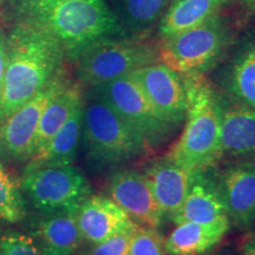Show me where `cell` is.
Listing matches in <instances>:
<instances>
[{
	"instance_id": "obj_1",
	"label": "cell",
	"mask_w": 255,
	"mask_h": 255,
	"mask_svg": "<svg viewBox=\"0 0 255 255\" xmlns=\"http://www.w3.org/2000/svg\"><path fill=\"white\" fill-rule=\"evenodd\" d=\"M12 5L19 23L52 37L73 63L96 40L123 33L104 0H12Z\"/></svg>"
},
{
	"instance_id": "obj_2",
	"label": "cell",
	"mask_w": 255,
	"mask_h": 255,
	"mask_svg": "<svg viewBox=\"0 0 255 255\" xmlns=\"http://www.w3.org/2000/svg\"><path fill=\"white\" fill-rule=\"evenodd\" d=\"M6 68L0 90V122L63 73L64 51L45 32L18 23L6 38Z\"/></svg>"
},
{
	"instance_id": "obj_3",
	"label": "cell",
	"mask_w": 255,
	"mask_h": 255,
	"mask_svg": "<svg viewBox=\"0 0 255 255\" xmlns=\"http://www.w3.org/2000/svg\"><path fill=\"white\" fill-rule=\"evenodd\" d=\"M187 115L180 138L167 157L187 170H207L221 155L220 110L221 101L203 75L183 76Z\"/></svg>"
},
{
	"instance_id": "obj_4",
	"label": "cell",
	"mask_w": 255,
	"mask_h": 255,
	"mask_svg": "<svg viewBox=\"0 0 255 255\" xmlns=\"http://www.w3.org/2000/svg\"><path fill=\"white\" fill-rule=\"evenodd\" d=\"M156 62H159L158 43L144 38L120 36L96 40L75 60L79 81L91 88L100 87Z\"/></svg>"
},
{
	"instance_id": "obj_5",
	"label": "cell",
	"mask_w": 255,
	"mask_h": 255,
	"mask_svg": "<svg viewBox=\"0 0 255 255\" xmlns=\"http://www.w3.org/2000/svg\"><path fill=\"white\" fill-rule=\"evenodd\" d=\"M82 135L90 158L102 165H119L150 151L122 117L97 96L84 105Z\"/></svg>"
},
{
	"instance_id": "obj_6",
	"label": "cell",
	"mask_w": 255,
	"mask_h": 255,
	"mask_svg": "<svg viewBox=\"0 0 255 255\" xmlns=\"http://www.w3.org/2000/svg\"><path fill=\"white\" fill-rule=\"evenodd\" d=\"M229 43V31L220 14L199 26L161 39L159 62L182 76L205 75L213 68Z\"/></svg>"
},
{
	"instance_id": "obj_7",
	"label": "cell",
	"mask_w": 255,
	"mask_h": 255,
	"mask_svg": "<svg viewBox=\"0 0 255 255\" xmlns=\"http://www.w3.org/2000/svg\"><path fill=\"white\" fill-rule=\"evenodd\" d=\"M19 184L25 200L40 213L77 212L92 195L87 177L73 164L25 167Z\"/></svg>"
},
{
	"instance_id": "obj_8",
	"label": "cell",
	"mask_w": 255,
	"mask_h": 255,
	"mask_svg": "<svg viewBox=\"0 0 255 255\" xmlns=\"http://www.w3.org/2000/svg\"><path fill=\"white\" fill-rule=\"evenodd\" d=\"M150 149L161 145L176 129L159 116L132 73L92 88Z\"/></svg>"
},
{
	"instance_id": "obj_9",
	"label": "cell",
	"mask_w": 255,
	"mask_h": 255,
	"mask_svg": "<svg viewBox=\"0 0 255 255\" xmlns=\"http://www.w3.org/2000/svg\"><path fill=\"white\" fill-rule=\"evenodd\" d=\"M68 78L64 72L39 94L0 122V156L13 162H27L32 157L40 117L51 98Z\"/></svg>"
},
{
	"instance_id": "obj_10",
	"label": "cell",
	"mask_w": 255,
	"mask_h": 255,
	"mask_svg": "<svg viewBox=\"0 0 255 255\" xmlns=\"http://www.w3.org/2000/svg\"><path fill=\"white\" fill-rule=\"evenodd\" d=\"M152 107L171 126L177 128L187 115V92L183 76L162 62L131 72Z\"/></svg>"
},
{
	"instance_id": "obj_11",
	"label": "cell",
	"mask_w": 255,
	"mask_h": 255,
	"mask_svg": "<svg viewBox=\"0 0 255 255\" xmlns=\"http://www.w3.org/2000/svg\"><path fill=\"white\" fill-rule=\"evenodd\" d=\"M107 193L137 226L155 229L161 226L163 215L144 174L133 169L117 171L109 180Z\"/></svg>"
},
{
	"instance_id": "obj_12",
	"label": "cell",
	"mask_w": 255,
	"mask_h": 255,
	"mask_svg": "<svg viewBox=\"0 0 255 255\" xmlns=\"http://www.w3.org/2000/svg\"><path fill=\"white\" fill-rule=\"evenodd\" d=\"M215 178L229 221L240 229H250L255 219V164L231 165Z\"/></svg>"
},
{
	"instance_id": "obj_13",
	"label": "cell",
	"mask_w": 255,
	"mask_h": 255,
	"mask_svg": "<svg viewBox=\"0 0 255 255\" xmlns=\"http://www.w3.org/2000/svg\"><path fill=\"white\" fill-rule=\"evenodd\" d=\"M77 222L83 240L90 245L138 227L115 201L102 195H90L79 206Z\"/></svg>"
},
{
	"instance_id": "obj_14",
	"label": "cell",
	"mask_w": 255,
	"mask_h": 255,
	"mask_svg": "<svg viewBox=\"0 0 255 255\" xmlns=\"http://www.w3.org/2000/svg\"><path fill=\"white\" fill-rule=\"evenodd\" d=\"M207 170L194 171L190 188L181 208L174 220L175 225L181 222H196L200 225L229 229L227 212L220 195L216 178Z\"/></svg>"
},
{
	"instance_id": "obj_15",
	"label": "cell",
	"mask_w": 255,
	"mask_h": 255,
	"mask_svg": "<svg viewBox=\"0 0 255 255\" xmlns=\"http://www.w3.org/2000/svg\"><path fill=\"white\" fill-rule=\"evenodd\" d=\"M30 235L43 255H72L83 244L77 212L41 213L32 220Z\"/></svg>"
},
{
	"instance_id": "obj_16",
	"label": "cell",
	"mask_w": 255,
	"mask_h": 255,
	"mask_svg": "<svg viewBox=\"0 0 255 255\" xmlns=\"http://www.w3.org/2000/svg\"><path fill=\"white\" fill-rule=\"evenodd\" d=\"M144 175L150 183L163 219L174 222L187 197L193 173L164 157L152 162L145 169Z\"/></svg>"
},
{
	"instance_id": "obj_17",
	"label": "cell",
	"mask_w": 255,
	"mask_h": 255,
	"mask_svg": "<svg viewBox=\"0 0 255 255\" xmlns=\"http://www.w3.org/2000/svg\"><path fill=\"white\" fill-rule=\"evenodd\" d=\"M220 144L222 157H255V109L239 101L221 103Z\"/></svg>"
},
{
	"instance_id": "obj_18",
	"label": "cell",
	"mask_w": 255,
	"mask_h": 255,
	"mask_svg": "<svg viewBox=\"0 0 255 255\" xmlns=\"http://www.w3.org/2000/svg\"><path fill=\"white\" fill-rule=\"evenodd\" d=\"M228 0H173L158 21L161 39L173 37L220 14Z\"/></svg>"
},
{
	"instance_id": "obj_19",
	"label": "cell",
	"mask_w": 255,
	"mask_h": 255,
	"mask_svg": "<svg viewBox=\"0 0 255 255\" xmlns=\"http://www.w3.org/2000/svg\"><path fill=\"white\" fill-rule=\"evenodd\" d=\"M83 110L84 103L78 105L72 111L68 121L55 133V136L40 151L28 159L25 167L72 164L82 137Z\"/></svg>"
},
{
	"instance_id": "obj_20",
	"label": "cell",
	"mask_w": 255,
	"mask_h": 255,
	"mask_svg": "<svg viewBox=\"0 0 255 255\" xmlns=\"http://www.w3.org/2000/svg\"><path fill=\"white\" fill-rule=\"evenodd\" d=\"M83 103L84 101L81 88L68 78L63 87L51 98L41 114L32 157L46 145V143L68 121L72 111Z\"/></svg>"
},
{
	"instance_id": "obj_21",
	"label": "cell",
	"mask_w": 255,
	"mask_h": 255,
	"mask_svg": "<svg viewBox=\"0 0 255 255\" xmlns=\"http://www.w3.org/2000/svg\"><path fill=\"white\" fill-rule=\"evenodd\" d=\"M229 229L200 225L196 222L177 223L164 239L169 255H205L215 248Z\"/></svg>"
},
{
	"instance_id": "obj_22",
	"label": "cell",
	"mask_w": 255,
	"mask_h": 255,
	"mask_svg": "<svg viewBox=\"0 0 255 255\" xmlns=\"http://www.w3.org/2000/svg\"><path fill=\"white\" fill-rule=\"evenodd\" d=\"M114 14L122 27L132 34H143L159 21L170 0H113Z\"/></svg>"
},
{
	"instance_id": "obj_23",
	"label": "cell",
	"mask_w": 255,
	"mask_h": 255,
	"mask_svg": "<svg viewBox=\"0 0 255 255\" xmlns=\"http://www.w3.org/2000/svg\"><path fill=\"white\" fill-rule=\"evenodd\" d=\"M227 88L235 100L255 109V40L235 56L227 76Z\"/></svg>"
},
{
	"instance_id": "obj_24",
	"label": "cell",
	"mask_w": 255,
	"mask_h": 255,
	"mask_svg": "<svg viewBox=\"0 0 255 255\" xmlns=\"http://www.w3.org/2000/svg\"><path fill=\"white\" fill-rule=\"evenodd\" d=\"M25 215L26 200L20 184L0 161V221L15 223L21 221Z\"/></svg>"
},
{
	"instance_id": "obj_25",
	"label": "cell",
	"mask_w": 255,
	"mask_h": 255,
	"mask_svg": "<svg viewBox=\"0 0 255 255\" xmlns=\"http://www.w3.org/2000/svg\"><path fill=\"white\" fill-rule=\"evenodd\" d=\"M164 239L155 228L137 227L130 241L129 255H165Z\"/></svg>"
},
{
	"instance_id": "obj_26",
	"label": "cell",
	"mask_w": 255,
	"mask_h": 255,
	"mask_svg": "<svg viewBox=\"0 0 255 255\" xmlns=\"http://www.w3.org/2000/svg\"><path fill=\"white\" fill-rule=\"evenodd\" d=\"M0 255H43V253L31 235L9 231L0 237Z\"/></svg>"
},
{
	"instance_id": "obj_27",
	"label": "cell",
	"mask_w": 255,
	"mask_h": 255,
	"mask_svg": "<svg viewBox=\"0 0 255 255\" xmlns=\"http://www.w3.org/2000/svg\"><path fill=\"white\" fill-rule=\"evenodd\" d=\"M133 231L124 232L108 239L101 244L91 245L81 255H129L130 241Z\"/></svg>"
},
{
	"instance_id": "obj_28",
	"label": "cell",
	"mask_w": 255,
	"mask_h": 255,
	"mask_svg": "<svg viewBox=\"0 0 255 255\" xmlns=\"http://www.w3.org/2000/svg\"><path fill=\"white\" fill-rule=\"evenodd\" d=\"M6 38L0 30V90L4 82L5 68H6Z\"/></svg>"
},
{
	"instance_id": "obj_29",
	"label": "cell",
	"mask_w": 255,
	"mask_h": 255,
	"mask_svg": "<svg viewBox=\"0 0 255 255\" xmlns=\"http://www.w3.org/2000/svg\"><path fill=\"white\" fill-rule=\"evenodd\" d=\"M241 255H255V238H251L242 245Z\"/></svg>"
},
{
	"instance_id": "obj_30",
	"label": "cell",
	"mask_w": 255,
	"mask_h": 255,
	"mask_svg": "<svg viewBox=\"0 0 255 255\" xmlns=\"http://www.w3.org/2000/svg\"><path fill=\"white\" fill-rule=\"evenodd\" d=\"M238 1H240V2H242V4H245L247 6H252L255 4V0H238Z\"/></svg>"
},
{
	"instance_id": "obj_31",
	"label": "cell",
	"mask_w": 255,
	"mask_h": 255,
	"mask_svg": "<svg viewBox=\"0 0 255 255\" xmlns=\"http://www.w3.org/2000/svg\"><path fill=\"white\" fill-rule=\"evenodd\" d=\"M248 8H250L252 12H255V4L252 5V6H248Z\"/></svg>"
},
{
	"instance_id": "obj_32",
	"label": "cell",
	"mask_w": 255,
	"mask_h": 255,
	"mask_svg": "<svg viewBox=\"0 0 255 255\" xmlns=\"http://www.w3.org/2000/svg\"><path fill=\"white\" fill-rule=\"evenodd\" d=\"M254 225H255V219H254Z\"/></svg>"
},
{
	"instance_id": "obj_33",
	"label": "cell",
	"mask_w": 255,
	"mask_h": 255,
	"mask_svg": "<svg viewBox=\"0 0 255 255\" xmlns=\"http://www.w3.org/2000/svg\"><path fill=\"white\" fill-rule=\"evenodd\" d=\"M0 1H1V0H0Z\"/></svg>"
}]
</instances>
